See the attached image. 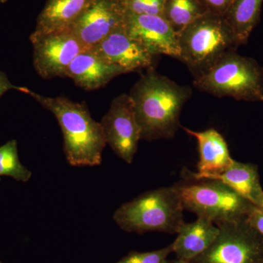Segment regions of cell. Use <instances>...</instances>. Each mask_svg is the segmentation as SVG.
<instances>
[{
    "instance_id": "obj_13",
    "label": "cell",
    "mask_w": 263,
    "mask_h": 263,
    "mask_svg": "<svg viewBox=\"0 0 263 263\" xmlns=\"http://www.w3.org/2000/svg\"><path fill=\"white\" fill-rule=\"evenodd\" d=\"M183 129L197 140L200 154L197 172H189V179H206L210 176L220 174L234 162L224 137L214 128L199 132L186 127Z\"/></svg>"
},
{
    "instance_id": "obj_25",
    "label": "cell",
    "mask_w": 263,
    "mask_h": 263,
    "mask_svg": "<svg viewBox=\"0 0 263 263\" xmlns=\"http://www.w3.org/2000/svg\"><path fill=\"white\" fill-rule=\"evenodd\" d=\"M10 90H20V86H14L4 72L0 71V99Z\"/></svg>"
},
{
    "instance_id": "obj_8",
    "label": "cell",
    "mask_w": 263,
    "mask_h": 263,
    "mask_svg": "<svg viewBox=\"0 0 263 263\" xmlns=\"http://www.w3.org/2000/svg\"><path fill=\"white\" fill-rule=\"evenodd\" d=\"M33 65L43 79L65 78L66 71L78 55L86 51L70 29L30 35Z\"/></svg>"
},
{
    "instance_id": "obj_28",
    "label": "cell",
    "mask_w": 263,
    "mask_h": 263,
    "mask_svg": "<svg viewBox=\"0 0 263 263\" xmlns=\"http://www.w3.org/2000/svg\"><path fill=\"white\" fill-rule=\"evenodd\" d=\"M117 1L120 2L121 3H122V4L124 5L127 0H117Z\"/></svg>"
},
{
    "instance_id": "obj_12",
    "label": "cell",
    "mask_w": 263,
    "mask_h": 263,
    "mask_svg": "<svg viewBox=\"0 0 263 263\" xmlns=\"http://www.w3.org/2000/svg\"><path fill=\"white\" fill-rule=\"evenodd\" d=\"M125 29L154 56L165 55L179 60L177 33L162 15H136L127 12Z\"/></svg>"
},
{
    "instance_id": "obj_19",
    "label": "cell",
    "mask_w": 263,
    "mask_h": 263,
    "mask_svg": "<svg viewBox=\"0 0 263 263\" xmlns=\"http://www.w3.org/2000/svg\"><path fill=\"white\" fill-rule=\"evenodd\" d=\"M206 13L200 0H164L162 16L178 34Z\"/></svg>"
},
{
    "instance_id": "obj_27",
    "label": "cell",
    "mask_w": 263,
    "mask_h": 263,
    "mask_svg": "<svg viewBox=\"0 0 263 263\" xmlns=\"http://www.w3.org/2000/svg\"><path fill=\"white\" fill-rule=\"evenodd\" d=\"M257 208H258L259 210L261 211V212H263V198L262 199V200H261L260 202H259V203L258 205L256 206Z\"/></svg>"
},
{
    "instance_id": "obj_4",
    "label": "cell",
    "mask_w": 263,
    "mask_h": 263,
    "mask_svg": "<svg viewBox=\"0 0 263 263\" xmlns=\"http://www.w3.org/2000/svg\"><path fill=\"white\" fill-rule=\"evenodd\" d=\"M178 41L179 60L187 66L195 78L239 47L224 16L209 13L179 33Z\"/></svg>"
},
{
    "instance_id": "obj_18",
    "label": "cell",
    "mask_w": 263,
    "mask_h": 263,
    "mask_svg": "<svg viewBox=\"0 0 263 263\" xmlns=\"http://www.w3.org/2000/svg\"><path fill=\"white\" fill-rule=\"evenodd\" d=\"M263 0H233L224 18L238 43L245 45L260 18Z\"/></svg>"
},
{
    "instance_id": "obj_16",
    "label": "cell",
    "mask_w": 263,
    "mask_h": 263,
    "mask_svg": "<svg viewBox=\"0 0 263 263\" xmlns=\"http://www.w3.org/2000/svg\"><path fill=\"white\" fill-rule=\"evenodd\" d=\"M94 0H47L38 15L34 34L70 29Z\"/></svg>"
},
{
    "instance_id": "obj_21",
    "label": "cell",
    "mask_w": 263,
    "mask_h": 263,
    "mask_svg": "<svg viewBox=\"0 0 263 263\" xmlns=\"http://www.w3.org/2000/svg\"><path fill=\"white\" fill-rule=\"evenodd\" d=\"M173 253V245L152 252H133L117 263H164Z\"/></svg>"
},
{
    "instance_id": "obj_9",
    "label": "cell",
    "mask_w": 263,
    "mask_h": 263,
    "mask_svg": "<svg viewBox=\"0 0 263 263\" xmlns=\"http://www.w3.org/2000/svg\"><path fill=\"white\" fill-rule=\"evenodd\" d=\"M100 123L107 144L118 157L131 164L141 140V131L129 95L114 98Z\"/></svg>"
},
{
    "instance_id": "obj_1",
    "label": "cell",
    "mask_w": 263,
    "mask_h": 263,
    "mask_svg": "<svg viewBox=\"0 0 263 263\" xmlns=\"http://www.w3.org/2000/svg\"><path fill=\"white\" fill-rule=\"evenodd\" d=\"M128 95L141 129V140L151 141L174 138L181 127L180 116L191 98L192 90L148 70Z\"/></svg>"
},
{
    "instance_id": "obj_15",
    "label": "cell",
    "mask_w": 263,
    "mask_h": 263,
    "mask_svg": "<svg viewBox=\"0 0 263 263\" xmlns=\"http://www.w3.org/2000/svg\"><path fill=\"white\" fill-rule=\"evenodd\" d=\"M173 253L176 259L190 262L207 250L219 234V227L209 219L197 217L193 222H183L176 233Z\"/></svg>"
},
{
    "instance_id": "obj_24",
    "label": "cell",
    "mask_w": 263,
    "mask_h": 263,
    "mask_svg": "<svg viewBox=\"0 0 263 263\" xmlns=\"http://www.w3.org/2000/svg\"><path fill=\"white\" fill-rule=\"evenodd\" d=\"M247 221L263 236V212L258 208H254L247 218Z\"/></svg>"
},
{
    "instance_id": "obj_17",
    "label": "cell",
    "mask_w": 263,
    "mask_h": 263,
    "mask_svg": "<svg viewBox=\"0 0 263 263\" xmlns=\"http://www.w3.org/2000/svg\"><path fill=\"white\" fill-rule=\"evenodd\" d=\"M206 179L220 181L255 206L263 198L258 168L255 164L234 160L230 167L220 174L210 176Z\"/></svg>"
},
{
    "instance_id": "obj_30",
    "label": "cell",
    "mask_w": 263,
    "mask_h": 263,
    "mask_svg": "<svg viewBox=\"0 0 263 263\" xmlns=\"http://www.w3.org/2000/svg\"><path fill=\"white\" fill-rule=\"evenodd\" d=\"M0 263H3V262H0Z\"/></svg>"
},
{
    "instance_id": "obj_26",
    "label": "cell",
    "mask_w": 263,
    "mask_h": 263,
    "mask_svg": "<svg viewBox=\"0 0 263 263\" xmlns=\"http://www.w3.org/2000/svg\"><path fill=\"white\" fill-rule=\"evenodd\" d=\"M164 263H190L187 262H185V261L180 260L179 259H168L165 261Z\"/></svg>"
},
{
    "instance_id": "obj_6",
    "label": "cell",
    "mask_w": 263,
    "mask_h": 263,
    "mask_svg": "<svg viewBox=\"0 0 263 263\" xmlns=\"http://www.w3.org/2000/svg\"><path fill=\"white\" fill-rule=\"evenodd\" d=\"M174 186L184 211L216 226L245 220L256 207L218 180L190 179L188 183Z\"/></svg>"
},
{
    "instance_id": "obj_7",
    "label": "cell",
    "mask_w": 263,
    "mask_h": 263,
    "mask_svg": "<svg viewBox=\"0 0 263 263\" xmlns=\"http://www.w3.org/2000/svg\"><path fill=\"white\" fill-rule=\"evenodd\" d=\"M217 226L215 241L190 263H263V236L247 219Z\"/></svg>"
},
{
    "instance_id": "obj_23",
    "label": "cell",
    "mask_w": 263,
    "mask_h": 263,
    "mask_svg": "<svg viewBox=\"0 0 263 263\" xmlns=\"http://www.w3.org/2000/svg\"><path fill=\"white\" fill-rule=\"evenodd\" d=\"M207 13L224 16L233 0H200Z\"/></svg>"
},
{
    "instance_id": "obj_14",
    "label": "cell",
    "mask_w": 263,
    "mask_h": 263,
    "mask_svg": "<svg viewBox=\"0 0 263 263\" xmlns=\"http://www.w3.org/2000/svg\"><path fill=\"white\" fill-rule=\"evenodd\" d=\"M124 74L119 67L110 65L91 50H86L74 59L66 71L65 78L76 86L94 91L105 87L112 79Z\"/></svg>"
},
{
    "instance_id": "obj_20",
    "label": "cell",
    "mask_w": 263,
    "mask_h": 263,
    "mask_svg": "<svg viewBox=\"0 0 263 263\" xmlns=\"http://www.w3.org/2000/svg\"><path fill=\"white\" fill-rule=\"evenodd\" d=\"M0 176H9L22 182H27L32 177V172L19 160L15 140L0 146Z\"/></svg>"
},
{
    "instance_id": "obj_5",
    "label": "cell",
    "mask_w": 263,
    "mask_h": 263,
    "mask_svg": "<svg viewBox=\"0 0 263 263\" xmlns=\"http://www.w3.org/2000/svg\"><path fill=\"white\" fill-rule=\"evenodd\" d=\"M197 89L218 98L263 101V67L254 59L238 54L224 55L205 73L195 78Z\"/></svg>"
},
{
    "instance_id": "obj_10",
    "label": "cell",
    "mask_w": 263,
    "mask_h": 263,
    "mask_svg": "<svg viewBox=\"0 0 263 263\" xmlns=\"http://www.w3.org/2000/svg\"><path fill=\"white\" fill-rule=\"evenodd\" d=\"M126 15L125 7L117 0H94L70 29L85 49L89 50L124 28Z\"/></svg>"
},
{
    "instance_id": "obj_3",
    "label": "cell",
    "mask_w": 263,
    "mask_h": 263,
    "mask_svg": "<svg viewBox=\"0 0 263 263\" xmlns=\"http://www.w3.org/2000/svg\"><path fill=\"white\" fill-rule=\"evenodd\" d=\"M182 203L175 186L142 194L121 205L114 214L117 226L129 233L176 234L184 222Z\"/></svg>"
},
{
    "instance_id": "obj_29",
    "label": "cell",
    "mask_w": 263,
    "mask_h": 263,
    "mask_svg": "<svg viewBox=\"0 0 263 263\" xmlns=\"http://www.w3.org/2000/svg\"><path fill=\"white\" fill-rule=\"evenodd\" d=\"M8 0H0V3H5Z\"/></svg>"
},
{
    "instance_id": "obj_2",
    "label": "cell",
    "mask_w": 263,
    "mask_h": 263,
    "mask_svg": "<svg viewBox=\"0 0 263 263\" xmlns=\"http://www.w3.org/2000/svg\"><path fill=\"white\" fill-rule=\"evenodd\" d=\"M19 91L32 97L56 118L63 134L66 158L71 165L93 167L101 163L106 141L101 124L92 119L84 103L65 97L44 96L26 87Z\"/></svg>"
},
{
    "instance_id": "obj_22",
    "label": "cell",
    "mask_w": 263,
    "mask_h": 263,
    "mask_svg": "<svg viewBox=\"0 0 263 263\" xmlns=\"http://www.w3.org/2000/svg\"><path fill=\"white\" fill-rule=\"evenodd\" d=\"M164 0H127L126 11L132 14L162 15Z\"/></svg>"
},
{
    "instance_id": "obj_11",
    "label": "cell",
    "mask_w": 263,
    "mask_h": 263,
    "mask_svg": "<svg viewBox=\"0 0 263 263\" xmlns=\"http://www.w3.org/2000/svg\"><path fill=\"white\" fill-rule=\"evenodd\" d=\"M89 50L110 65L119 67L124 74L152 68L157 57L129 35L125 27L112 33Z\"/></svg>"
}]
</instances>
